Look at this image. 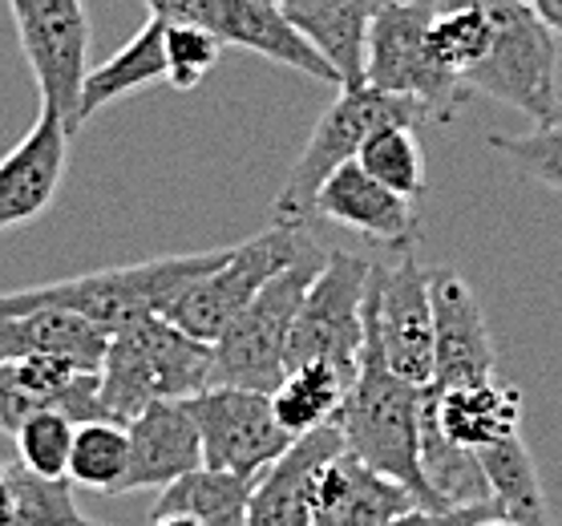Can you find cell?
Instances as JSON below:
<instances>
[{"label":"cell","mask_w":562,"mask_h":526,"mask_svg":"<svg viewBox=\"0 0 562 526\" xmlns=\"http://www.w3.org/2000/svg\"><path fill=\"white\" fill-rule=\"evenodd\" d=\"M425 389L413 385L401 372L389 369L376 333H372L369 316H364V345L357 357V377L348 385L336 425L345 434V446L364 458L369 466L393 474L396 482L417 494V502L425 506L422 523H437L441 506H437L434 490L425 486L422 474V405Z\"/></svg>","instance_id":"obj_1"},{"label":"cell","mask_w":562,"mask_h":526,"mask_svg":"<svg viewBox=\"0 0 562 526\" xmlns=\"http://www.w3.org/2000/svg\"><path fill=\"white\" fill-rule=\"evenodd\" d=\"M223 251H199V256H162L146 259V264H122V268L86 271V276H69V280L37 283V288H21V292L0 295V316L29 309H69L81 312L86 321L102 324L114 336L130 324L146 321V316H162L167 304L187 288V283L218 264Z\"/></svg>","instance_id":"obj_2"},{"label":"cell","mask_w":562,"mask_h":526,"mask_svg":"<svg viewBox=\"0 0 562 526\" xmlns=\"http://www.w3.org/2000/svg\"><path fill=\"white\" fill-rule=\"evenodd\" d=\"M211 385V345L167 316H146L110 336L102 360V413L126 425L154 401H182Z\"/></svg>","instance_id":"obj_3"},{"label":"cell","mask_w":562,"mask_h":526,"mask_svg":"<svg viewBox=\"0 0 562 526\" xmlns=\"http://www.w3.org/2000/svg\"><path fill=\"white\" fill-rule=\"evenodd\" d=\"M389 122H409V126H422L429 122V110H425L417 98H405V93H389L376 90L369 81L360 86H340L336 102L319 114V122L307 134L304 150L288 170V182L283 191L276 194V223H288V227H312L316 219V191L324 187V179L333 175L340 163L357 158L360 142L369 138L376 126H389Z\"/></svg>","instance_id":"obj_4"},{"label":"cell","mask_w":562,"mask_h":526,"mask_svg":"<svg viewBox=\"0 0 562 526\" xmlns=\"http://www.w3.org/2000/svg\"><path fill=\"white\" fill-rule=\"evenodd\" d=\"M324 264V251L312 247L307 256L271 276L223 333L211 340V385L276 389L288 372V336L300 312L307 283Z\"/></svg>","instance_id":"obj_5"},{"label":"cell","mask_w":562,"mask_h":526,"mask_svg":"<svg viewBox=\"0 0 562 526\" xmlns=\"http://www.w3.org/2000/svg\"><path fill=\"white\" fill-rule=\"evenodd\" d=\"M429 21L434 0H384L369 29L364 81L376 90L417 98L429 110V122H453L477 93L437 61Z\"/></svg>","instance_id":"obj_6"},{"label":"cell","mask_w":562,"mask_h":526,"mask_svg":"<svg viewBox=\"0 0 562 526\" xmlns=\"http://www.w3.org/2000/svg\"><path fill=\"white\" fill-rule=\"evenodd\" d=\"M486 4L494 16V41L465 86L522 110L535 122H550L562 102L559 45H554L559 33L535 13L530 0H486Z\"/></svg>","instance_id":"obj_7"},{"label":"cell","mask_w":562,"mask_h":526,"mask_svg":"<svg viewBox=\"0 0 562 526\" xmlns=\"http://www.w3.org/2000/svg\"><path fill=\"white\" fill-rule=\"evenodd\" d=\"M304 227H288L276 223L271 232L251 235L247 244L227 247L218 264H211L206 271H199L187 288L167 304V321H175L182 333L199 336V340H215L239 312L256 300V292L271 276H280L288 264H295L300 256L312 251Z\"/></svg>","instance_id":"obj_8"},{"label":"cell","mask_w":562,"mask_h":526,"mask_svg":"<svg viewBox=\"0 0 562 526\" xmlns=\"http://www.w3.org/2000/svg\"><path fill=\"white\" fill-rule=\"evenodd\" d=\"M372 264L348 251H328L307 283L300 312L288 336V369L304 360H333L357 377V357L364 345V295Z\"/></svg>","instance_id":"obj_9"},{"label":"cell","mask_w":562,"mask_h":526,"mask_svg":"<svg viewBox=\"0 0 562 526\" xmlns=\"http://www.w3.org/2000/svg\"><path fill=\"white\" fill-rule=\"evenodd\" d=\"M16 37L41 90V110H53L65 130H81V81L90 74V16L86 0H9Z\"/></svg>","instance_id":"obj_10"},{"label":"cell","mask_w":562,"mask_h":526,"mask_svg":"<svg viewBox=\"0 0 562 526\" xmlns=\"http://www.w3.org/2000/svg\"><path fill=\"white\" fill-rule=\"evenodd\" d=\"M434 268L409 251H396V264H372L364 316L389 369L413 385L434 381Z\"/></svg>","instance_id":"obj_11"},{"label":"cell","mask_w":562,"mask_h":526,"mask_svg":"<svg viewBox=\"0 0 562 526\" xmlns=\"http://www.w3.org/2000/svg\"><path fill=\"white\" fill-rule=\"evenodd\" d=\"M150 16L182 21L215 33L223 45L259 53L276 65H288L295 74L340 86L333 61L283 16L280 0H142Z\"/></svg>","instance_id":"obj_12"},{"label":"cell","mask_w":562,"mask_h":526,"mask_svg":"<svg viewBox=\"0 0 562 526\" xmlns=\"http://www.w3.org/2000/svg\"><path fill=\"white\" fill-rule=\"evenodd\" d=\"M182 401L203 437V466L259 478L292 446V434L276 417L268 389L206 385Z\"/></svg>","instance_id":"obj_13"},{"label":"cell","mask_w":562,"mask_h":526,"mask_svg":"<svg viewBox=\"0 0 562 526\" xmlns=\"http://www.w3.org/2000/svg\"><path fill=\"white\" fill-rule=\"evenodd\" d=\"M434 389L465 385L498 372V348L490 336L482 300L453 268H434Z\"/></svg>","instance_id":"obj_14"},{"label":"cell","mask_w":562,"mask_h":526,"mask_svg":"<svg viewBox=\"0 0 562 526\" xmlns=\"http://www.w3.org/2000/svg\"><path fill=\"white\" fill-rule=\"evenodd\" d=\"M422 514L425 506L405 482L369 466L352 449L328 462L312 502V526H393L422 523Z\"/></svg>","instance_id":"obj_15"},{"label":"cell","mask_w":562,"mask_h":526,"mask_svg":"<svg viewBox=\"0 0 562 526\" xmlns=\"http://www.w3.org/2000/svg\"><path fill=\"white\" fill-rule=\"evenodd\" d=\"M345 449V434H340L336 422L292 437V446L256 478L251 506H247V526H312V502H316L319 474Z\"/></svg>","instance_id":"obj_16"},{"label":"cell","mask_w":562,"mask_h":526,"mask_svg":"<svg viewBox=\"0 0 562 526\" xmlns=\"http://www.w3.org/2000/svg\"><path fill=\"white\" fill-rule=\"evenodd\" d=\"M316 219H333L340 227H352L389 251H409L422 235V219L413 211V199L372 179L357 158L340 163L324 179V187L316 191Z\"/></svg>","instance_id":"obj_17"},{"label":"cell","mask_w":562,"mask_h":526,"mask_svg":"<svg viewBox=\"0 0 562 526\" xmlns=\"http://www.w3.org/2000/svg\"><path fill=\"white\" fill-rule=\"evenodd\" d=\"M69 138L74 134L65 130L61 117L41 110L25 138L16 142V150L0 158V232L33 223L49 211L69 167Z\"/></svg>","instance_id":"obj_18"},{"label":"cell","mask_w":562,"mask_h":526,"mask_svg":"<svg viewBox=\"0 0 562 526\" xmlns=\"http://www.w3.org/2000/svg\"><path fill=\"white\" fill-rule=\"evenodd\" d=\"M130 466L117 494L134 490H162L179 474L203 466V437L187 401H154L126 422Z\"/></svg>","instance_id":"obj_19"},{"label":"cell","mask_w":562,"mask_h":526,"mask_svg":"<svg viewBox=\"0 0 562 526\" xmlns=\"http://www.w3.org/2000/svg\"><path fill=\"white\" fill-rule=\"evenodd\" d=\"M110 333L102 324L86 321L81 312L69 309H29L0 316V357H21V352H41V357H61L74 369L102 372Z\"/></svg>","instance_id":"obj_20"},{"label":"cell","mask_w":562,"mask_h":526,"mask_svg":"<svg viewBox=\"0 0 562 526\" xmlns=\"http://www.w3.org/2000/svg\"><path fill=\"white\" fill-rule=\"evenodd\" d=\"M381 4L384 0H280L283 16L333 61L340 86L364 81L369 29Z\"/></svg>","instance_id":"obj_21"},{"label":"cell","mask_w":562,"mask_h":526,"mask_svg":"<svg viewBox=\"0 0 562 526\" xmlns=\"http://www.w3.org/2000/svg\"><path fill=\"white\" fill-rule=\"evenodd\" d=\"M256 478L215 470V466H194L187 474L162 486L158 502L150 506V523L175 526H247Z\"/></svg>","instance_id":"obj_22"},{"label":"cell","mask_w":562,"mask_h":526,"mask_svg":"<svg viewBox=\"0 0 562 526\" xmlns=\"http://www.w3.org/2000/svg\"><path fill=\"white\" fill-rule=\"evenodd\" d=\"M434 413L453 441L482 449L490 441H498V437L518 434V425H522V393L494 372V377H482V381L434 389Z\"/></svg>","instance_id":"obj_23"},{"label":"cell","mask_w":562,"mask_h":526,"mask_svg":"<svg viewBox=\"0 0 562 526\" xmlns=\"http://www.w3.org/2000/svg\"><path fill=\"white\" fill-rule=\"evenodd\" d=\"M422 474H425V486L434 490L437 506H441L437 523H446V514L458 511V506L494 502L486 470L477 462V449L453 441L441 429V422H437L434 389H425V405H422Z\"/></svg>","instance_id":"obj_24"},{"label":"cell","mask_w":562,"mask_h":526,"mask_svg":"<svg viewBox=\"0 0 562 526\" xmlns=\"http://www.w3.org/2000/svg\"><path fill=\"white\" fill-rule=\"evenodd\" d=\"M162 37H167V21L162 16H150L146 25L130 37V45L102 61L98 69L86 74L81 81V126L90 122L98 110L122 98V93H134V90H146L154 81H167V49H162Z\"/></svg>","instance_id":"obj_25"},{"label":"cell","mask_w":562,"mask_h":526,"mask_svg":"<svg viewBox=\"0 0 562 526\" xmlns=\"http://www.w3.org/2000/svg\"><path fill=\"white\" fill-rule=\"evenodd\" d=\"M477 462L486 470L490 494L502 506L510 526H542L550 523V506L542 494V478H538L535 454L526 449L518 434L498 437L490 446L477 449Z\"/></svg>","instance_id":"obj_26"},{"label":"cell","mask_w":562,"mask_h":526,"mask_svg":"<svg viewBox=\"0 0 562 526\" xmlns=\"http://www.w3.org/2000/svg\"><path fill=\"white\" fill-rule=\"evenodd\" d=\"M352 372H345L333 360H304L283 372V381L271 389V405L276 417L292 437L316 429V425L336 422L340 401H345Z\"/></svg>","instance_id":"obj_27"},{"label":"cell","mask_w":562,"mask_h":526,"mask_svg":"<svg viewBox=\"0 0 562 526\" xmlns=\"http://www.w3.org/2000/svg\"><path fill=\"white\" fill-rule=\"evenodd\" d=\"M130 466V434L122 422L110 417H93L74 429V449H69V482L86 490H102L117 494L122 474Z\"/></svg>","instance_id":"obj_28"},{"label":"cell","mask_w":562,"mask_h":526,"mask_svg":"<svg viewBox=\"0 0 562 526\" xmlns=\"http://www.w3.org/2000/svg\"><path fill=\"white\" fill-rule=\"evenodd\" d=\"M357 163L372 179H381L384 187H393L405 199L425 194V150L417 142V126L409 122H389V126L372 130L369 138L360 142Z\"/></svg>","instance_id":"obj_29"},{"label":"cell","mask_w":562,"mask_h":526,"mask_svg":"<svg viewBox=\"0 0 562 526\" xmlns=\"http://www.w3.org/2000/svg\"><path fill=\"white\" fill-rule=\"evenodd\" d=\"M490 150L510 158L518 175L562 194V102L559 114L550 117V122H535L530 134H494Z\"/></svg>","instance_id":"obj_30"},{"label":"cell","mask_w":562,"mask_h":526,"mask_svg":"<svg viewBox=\"0 0 562 526\" xmlns=\"http://www.w3.org/2000/svg\"><path fill=\"white\" fill-rule=\"evenodd\" d=\"M4 470H9V486H13V523H86V514L77 511L74 494H69V478H41L21 462L4 466Z\"/></svg>","instance_id":"obj_31"},{"label":"cell","mask_w":562,"mask_h":526,"mask_svg":"<svg viewBox=\"0 0 562 526\" xmlns=\"http://www.w3.org/2000/svg\"><path fill=\"white\" fill-rule=\"evenodd\" d=\"M77 425L61 410H41L33 413L21 429H16V454L21 466L41 478H69V449H74Z\"/></svg>","instance_id":"obj_32"},{"label":"cell","mask_w":562,"mask_h":526,"mask_svg":"<svg viewBox=\"0 0 562 526\" xmlns=\"http://www.w3.org/2000/svg\"><path fill=\"white\" fill-rule=\"evenodd\" d=\"M162 49H167V81L175 90H199L203 78L215 69L218 53L227 49L215 33H206L199 25H182V21H167V37H162Z\"/></svg>","instance_id":"obj_33"},{"label":"cell","mask_w":562,"mask_h":526,"mask_svg":"<svg viewBox=\"0 0 562 526\" xmlns=\"http://www.w3.org/2000/svg\"><path fill=\"white\" fill-rule=\"evenodd\" d=\"M530 4H535V13L562 37V0H530Z\"/></svg>","instance_id":"obj_34"},{"label":"cell","mask_w":562,"mask_h":526,"mask_svg":"<svg viewBox=\"0 0 562 526\" xmlns=\"http://www.w3.org/2000/svg\"><path fill=\"white\" fill-rule=\"evenodd\" d=\"M13 523V486H9V470L0 466V526Z\"/></svg>","instance_id":"obj_35"}]
</instances>
